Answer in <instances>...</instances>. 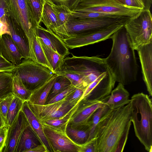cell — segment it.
<instances>
[{"label": "cell", "mask_w": 152, "mask_h": 152, "mask_svg": "<svg viewBox=\"0 0 152 152\" xmlns=\"http://www.w3.org/2000/svg\"><path fill=\"white\" fill-rule=\"evenodd\" d=\"M131 123L130 102L122 107L109 108L100 119L94 133L96 152H122Z\"/></svg>", "instance_id": "6da1fadb"}, {"label": "cell", "mask_w": 152, "mask_h": 152, "mask_svg": "<svg viewBox=\"0 0 152 152\" xmlns=\"http://www.w3.org/2000/svg\"><path fill=\"white\" fill-rule=\"evenodd\" d=\"M113 41L110 52L105 63L115 82L124 86L135 82L138 67L134 50L124 25L110 37Z\"/></svg>", "instance_id": "7a4b0ae2"}, {"label": "cell", "mask_w": 152, "mask_h": 152, "mask_svg": "<svg viewBox=\"0 0 152 152\" xmlns=\"http://www.w3.org/2000/svg\"><path fill=\"white\" fill-rule=\"evenodd\" d=\"M142 92L133 95L130 102L131 122L136 137L148 152L152 150V102Z\"/></svg>", "instance_id": "3957f363"}, {"label": "cell", "mask_w": 152, "mask_h": 152, "mask_svg": "<svg viewBox=\"0 0 152 152\" xmlns=\"http://www.w3.org/2000/svg\"><path fill=\"white\" fill-rule=\"evenodd\" d=\"M131 17L119 16L89 19H79L72 15L62 27L52 31L61 39L99 31L118 24H124Z\"/></svg>", "instance_id": "277c9868"}, {"label": "cell", "mask_w": 152, "mask_h": 152, "mask_svg": "<svg viewBox=\"0 0 152 152\" xmlns=\"http://www.w3.org/2000/svg\"><path fill=\"white\" fill-rule=\"evenodd\" d=\"M65 57L58 72H72L81 76L86 88L103 72L109 69L104 58L98 56Z\"/></svg>", "instance_id": "5b68a950"}, {"label": "cell", "mask_w": 152, "mask_h": 152, "mask_svg": "<svg viewBox=\"0 0 152 152\" xmlns=\"http://www.w3.org/2000/svg\"><path fill=\"white\" fill-rule=\"evenodd\" d=\"M124 26L135 50L152 42V18L150 10H141L130 18Z\"/></svg>", "instance_id": "8992f818"}, {"label": "cell", "mask_w": 152, "mask_h": 152, "mask_svg": "<svg viewBox=\"0 0 152 152\" xmlns=\"http://www.w3.org/2000/svg\"><path fill=\"white\" fill-rule=\"evenodd\" d=\"M10 16L20 26L27 38L29 49V58L35 57L33 42L38 26L35 20L28 0H8Z\"/></svg>", "instance_id": "52a82bcc"}, {"label": "cell", "mask_w": 152, "mask_h": 152, "mask_svg": "<svg viewBox=\"0 0 152 152\" xmlns=\"http://www.w3.org/2000/svg\"><path fill=\"white\" fill-rule=\"evenodd\" d=\"M13 74L32 92L42 85L55 74L51 70L29 59H23L16 66Z\"/></svg>", "instance_id": "ba28073f"}, {"label": "cell", "mask_w": 152, "mask_h": 152, "mask_svg": "<svg viewBox=\"0 0 152 152\" xmlns=\"http://www.w3.org/2000/svg\"><path fill=\"white\" fill-rule=\"evenodd\" d=\"M141 10L128 8L115 0H79L73 11L94 12L132 17Z\"/></svg>", "instance_id": "9c48e42d"}, {"label": "cell", "mask_w": 152, "mask_h": 152, "mask_svg": "<svg viewBox=\"0 0 152 152\" xmlns=\"http://www.w3.org/2000/svg\"><path fill=\"white\" fill-rule=\"evenodd\" d=\"M115 82L108 69L87 86L78 102L83 98L105 102L109 98Z\"/></svg>", "instance_id": "30bf717a"}, {"label": "cell", "mask_w": 152, "mask_h": 152, "mask_svg": "<svg viewBox=\"0 0 152 152\" xmlns=\"http://www.w3.org/2000/svg\"><path fill=\"white\" fill-rule=\"evenodd\" d=\"M124 25L116 24L99 31L62 39L68 48H80L110 39L113 34Z\"/></svg>", "instance_id": "8fae6325"}, {"label": "cell", "mask_w": 152, "mask_h": 152, "mask_svg": "<svg viewBox=\"0 0 152 152\" xmlns=\"http://www.w3.org/2000/svg\"><path fill=\"white\" fill-rule=\"evenodd\" d=\"M29 107L39 121L61 118L68 113L76 105L64 99L52 103L40 105L27 101Z\"/></svg>", "instance_id": "7c38bea8"}, {"label": "cell", "mask_w": 152, "mask_h": 152, "mask_svg": "<svg viewBox=\"0 0 152 152\" xmlns=\"http://www.w3.org/2000/svg\"><path fill=\"white\" fill-rule=\"evenodd\" d=\"M105 103L104 101L82 99L76 105L68 124L73 128H78L87 124L91 115Z\"/></svg>", "instance_id": "4fadbf2b"}, {"label": "cell", "mask_w": 152, "mask_h": 152, "mask_svg": "<svg viewBox=\"0 0 152 152\" xmlns=\"http://www.w3.org/2000/svg\"><path fill=\"white\" fill-rule=\"evenodd\" d=\"M42 125L45 134L53 152H79L80 145L73 142L66 133L60 132Z\"/></svg>", "instance_id": "5bb4252c"}, {"label": "cell", "mask_w": 152, "mask_h": 152, "mask_svg": "<svg viewBox=\"0 0 152 152\" xmlns=\"http://www.w3.org/2000/svg\"><path fill=\"white\" fill-rule=\"evenodd\" d=\"M29 124L25 114L20 110L12 124L8 127L5 145L2 152H15L22 132Z\"/></svg>", "instance_id": "9a60e30c"}, {"label": "cell", "mask_w": 152, "mask_h": 152, "mask_svg": "<svg viewBox=\"0 0 152 152\" xmlns=\"http://www.w3.org/2000/svg\"><path fill=\"white\" fill-rule=\"evenodd\" d=\"M141 64L142 78L149 96H152V42L137 50Z\"/></svg>", "instance_id": "2e32d148"}, {"label": "cell", "mask_w": 152, "mask_h": 152, "mask_svg": "<svg viewBox=\"0 0 152 152\" xmlns=\"http://www.w3.org/2000/svg\"><path fill=\"white\" fill-rule=\"evenodd\" d=\"M36 35L46 45L51 48L64 58L70 53L62 39L52 30L45 28L40 25L36 29Z\"/></svg>", "instance_id": "e0dca14e"}, {"label": "cell", "mask_w": 152, "mask_h": 152, "mask_svg": "<svg viewBox=\"0 0 152 152\" xmlns=\"http://www.w3.org/2000/svg\"><path fill=\"white\" fill-rule=\"evenodd\" d=\"M6 18L11 38L18 48L23 58L29 59L28 43L24 31L10 15H6Z\"/></svg>", "instance_id": "ac0fdd59"}, {"label": "cell", "mask_w": 152, "mask_h": 152, "mask_svg": "<svg viewBox=\"0 0 152 152\" xmlns=\"http://www.w3.org/2000/svg\"><path fill=\"white\" fill-rule=\"evenodd\" d=\"M0 48L2 55L8 61L16 66L21 63L23 57L10 35L1 36Z\"/></svg>", "instance_id": "d6986e66"}, {"label": "cell", "mask_w": 152, "mask_h": 152, "mask_svg": "<svg viewBox=\"0 0 152 152\" xmlns=\"http://www.w3.org/2000/svg\"><path fill=\"white\" fill-rule=\"evenodd\" d=\"M21 110L25 114L29 124L46 147L48 152H53L45 134L42 125L29 107L27 101H24Z\"/></svg>", "instance_id": "ffe728a7"}, {"label": "cell", "mask_w": 152, "mask_h": 152, "mask_svg": "<svg viewBox=\"0 0 152 152\" xmlns=\"http://www.w3.org/2000/svg\"><path fill=\"white\" fill-rule=\"evenodd\" d=\"M43 144L29 124L23 130L18 142L15 152H27Z\"/></svg>", "instance_id": "44dd1931"}, {"label": "cell", "mask_w": 152, "mask_h": 152, "mask_svg": "<svg viewBox=\"0 0 152 152\" xmlns=\"http://www.w3.org/2000/svg\"><path fill=\"white\" fill-rule=\"evenodd\" d=\"M129 94L124 86L119 83L117 87L112 91L109 98L105 102L110 109L123 107L129 103Z\"/></svg>", "instance_id": "7402d4cb"}, {"label": "cell", "mask_w": 152, "mask_h": 152, "mask_svg": "<svg viewBox=\"0 0 152 152\" xmlns=\"http://www.w3.org/2000/svg\"><path fill=\"white\" fill-rule=\"evenodd\" d=\"M57 75L55 74L44 84L33 91L28 101L35 104H45Z\"/></svg>", "instance_id": "603a6c76"}, {"label": "cell", "mask_w": 152, "mask_h": 152, "mask_svg": "<svg viewBox=\"0 0 152 152\" xmlns=\"http://www.w3.org/2000/svg\"><path fill=\"white\" fill-rule=\"evenodd\" d=\"M68 136L75 143L81 145L89 140L91 132V126L87 124L77 128H73L68 124L66 129Z\"/></svg>", "instance_id": "cb8c5ba5"}, {"label": "cell", "mask_w": 152, "mask_h": 152, "mask_svg": "<svg viewBox=\"0 0 152 152\" xmlns=\"http://www.w3.org/2000/svg\"><path fill=\"white\" fill-rule=\"evenodd\" d=\"M40 23H43L47 29L49 30H53L58 26L57 16L53 8L50 0H45Z\"/></svg>", "instance_id": "d4e9b609"}, {"label": "cell", "mask_w": 152, "mask_h": 152, "mask_svg": "<svg viewBox=\"0 0 152 152\" xmlns=\"http://www.w3.org/2000/svg\"><path fill=\"white\" fill-rule=\"evenodd\" d=\"M36 37L51 67L53 72L56 74V72L59 70L64 58L53 50L45 45L40 38Z\"/></svg>", "instance_id": "484cf974"}, {"label": "cell", "mask_w": 152, "mask_h": 152, "mask_svg": "<svg viewBox=\"0 0 152 152\" xmlns=\"http://www.w3.org/2000/svg\"><path fill=\"white\" fill-rule=\"evenodd\" d=\"M76 105L66 115L61 118L45 120L39 121L42 125L46 126L57 131L66 133V126Z\"/></svg>", "instance_id": "4316f807"}, {"label": "cell", "mask_w": 152, "mask_h": 152, "mask_svg": "<svg viewBox=\"0 0 152 152\" xmlns=\"http://www.w3.org/2000/svg\"><path fill=\"white\" fill-rule=\"evenodd\" d=\"M12 93L23 101L29 99L32 91L28 89L23 85L20 79L13 74L12 77Z\"/></svg>", "instance_id": "83f0119b"}, {"label": "cell", "mask_w": 152, "mask_h": 152, "mask_svg": "<svg viewBox=\"0 0 152 152\" xmlns=\"http://www.w3.org/2000/svg\"><path fill=\"white\" fill-rule=\"evenodd\" d=\"M72 84L70 81L66 77L58 75L48 95L45 104L50 99L65 90Z\"/></svg>", "instance_id": "f1b7e54d"}, {"label": "cell", "mask_w": 152, "mask_h": 152, "mask_svg": "<svg viewBox=\"0 0 152 152\" xmlns=\"http://www.w3.org/2000/svg\"><path fill=\"white\" fill-rule=\"evenodd\" d=\"M13 73L0 72V99L12 93Z\"/></svg>", "instance_id": "f546056e"}, {"label": "cell", "mask_w": 152, "mask_h": 152, "mask_svg": "<svg viewBox=\"0 0 152 152\" xmlns=\"http://www.w3.org/2000/svg\"><path fill=\"white\" fill-rule=\"evenodd\" d=\"M52 6L56 14L58 22V26L55 29L61 28L65 25L71 17L72 11L65 5H57L52 2Z\"/></svg>", "instance_id": "4dcf8cb0"}, {"label": "cell", "mask_w": 152, "mask_h": 152, "mask_svg": "<svg viewBox=\"0 0 152 152\" xmlns=\"http://www.w3.org/2000/svg\"><path fill=\"white\" fill-rule=\"evenodd\" d=\"M24 101L15 96L9 108L7 117L6 125L10 126L21 110Z\"/></svg>", "instance_id": "1f68e13d"}, {"label": "cell", "mask_w": 152, "mask_h": 152, "mask_svg": "<svg viewBox=\"0 0 152 152\" xmlns=\"http://www.w3.org/2000/svg\"><path fill=\"white\" fill-rule=\"evenodd\" d=\"M33 49L36 62L48 68L53 72L51 67L46 57L36 35L34 40Z\"/></svg>", "instance_id": "d6a6232c"}, {"label": "cell", "mask_w": 152, "mask_h": 152, "mask_svg": "<svg viewBox=\"0 0 152 152\" xmlns=\"http://www.w3.org/2000/svg\"><path fill=\"white\" fill-rule=\"evenodd\" d=\"M109 108L105 104L96 110L89 118L88 123L91 126V132L89 140L93 138V135L96 127L103 115ZM88 140V141H89Z\"/></svg>", "instance_id": "836d02e7"}, {"label": "cell", "mask_w": 152, "mask_h": 152, "mask_svg": "<svg viewBox=\"0 0 152 152\" xmlns=\"http://www.w3.org/2000/svg\"><path fill=\"white\" fill-rule=\"evenodd\" d=\"M35 21L39 26L40 23V19L45 0H28Z\"/></svg>", "instance_id": "e575fe53"}, {"label": "cell", "mask_w": 152, "mask_h": 152, "mask_svg": "<svg viewBox=\"0 0 152 152\" xmlns=\"http://www.w3.org/2000/svg\"><path fill=\"white\" fill-rule=\"evenodd\" d=\"M56 74L66 77L69 80L72 84L76 88L85 90L83 78L80 75L74 73L65 72H58Z\"/></svg>", "instance_id": "d590c367"}, {"label": "cell", "mask_w": 152, "mask_h": 152, "mask_svg": "<svg viewBox=\"0 0 152 152\" xmlns=\"http://www.w3.org/2000/svg\"><path fill=\"white\" fill-rule=\"evenodd\" d=\"M14 96L12 93L0 99V110L6 125L8 112Z\"/></svg>", "instance_id": "8d00e7d4"}, {"label": "cell", "mask_w": 152, "mask_h": 152, "mask_svg": "<svg viewBox=\"0 0 152 152\" xmlns=\"http://www.w3.org/2000/svg\"><path fill=\"white\" fill-rule=\"evenodd\" d=\"M0 36V41L1 38ZM16 66L7 60L2 54L0 48V72L13 73Z\"/></svg>", "instance_id": "74e56055"}, {"label": "cell", "mask_w": 152, "mask_h": 152, "mask_svg": "<svg viewBox=\"0 0 152 152\" xmlns=\"http://www.w3.org/2000/svg\"><path fill=\"white\" fill-rule=\"evenodd\" d=\"M77 88L72 84L65 90L50 99L45 104L52 103L64 99L75 91Z\"/></svg>", "instance_id": "f35d334b"}, {"label": "cell", "mask_w": 152, "mask_h": 152, "mask_svg": "<svg viewBox=\"0 0 152 152\" xmlns=\"http://www.w3.org/2000/svg\"><path fill=\"white\" fill-rule=\"evenodd\" d=\"M84 91L83 89L77 88L64 99L69 103L76 104L83 96Z\"/></svg>", "instance_id": "ab89813d"}, {"label": "cell", "mask_w": 152, "mask_h": 152, "mask_svg": "<svg viewBox=\"0 0 152 152\" xmlns=\"http://www.w3.org/2000/svg\"><path fill=\"white\" fill-rule=\"evenodd\" d=\"M79 152H96L95 138H93L84 144L80 145Z\"/></svg>", "instance_id": "60d3db41"}, {"label": "cell", "mask_w": 152, "mask_h": 152, "mask_svg": "<svg viewBox=\"0 0 152 152\" xmlns=\"http://www.w3.org/2000/svg\"><path fill=\"white\" fill-rule=\"evenodd\" d=\"M57 5H64L73 11L79 0H50Z\"/></svg>", "instance_id": "b9f144b4"}, {"label": "cell", "mask_w": 152, "mask_h": 152, "mask_svg": "<svg viewBox=\"0 0 152 152\" xmlns=\"http://www.w3.org/2000/svg\"><path fill=\"white\" fill-rule=\"evenodd\" d=\"M8 129L6 125L0 127V152H2L5 145Z\"/></svg>", "instance_id": "7bdbcfd3"}, {"label": "cell", "mask_w": 152, "mask_h": 152, "mask_svg": "<svg viewBox=\"0 0 152 152\" xmlns=\"http://www.w3.org/2000/svg\"><path fill=\"white\" fill-rule=\"evenodd\" d=\"M4 15H10L8 0H0V18Z\"/></svg>", "instance_id": "ee69618b"}, {"label": "cell", "mask_w": 152, "mask_h": 152, "mask_svg": "<svg viewBox=\"0 0 152 152\" xmlns=\"http://www.w3.org/2000/svg\"><path fill=\"white\" fill-rule=\"evenodd\" d=\"M6 16L4 15L0 18V36L4 34H7L11 36L6 20Z\"/></svg>", "instance_id": "f6af8a7d"}, {"label": "cell", "mask_w": 152, "mask_h": 152, "mask_svg": "<svg viewBox=\"0 0 152 152\" xmlns=\"http://www.w3.org/2000/svg\"><path fill=\"white\" fill-rule=\"evenodd\" d=\"M124 6L131 9H143V6L137 0H124Z\"/></svg>", "instance_id": "bcb514c9"}, {"label": "cell", "mask_w": 152, "mask_h": 152, "mask_svg": "<svg viewBox=\"0 0 152 152\" xmlns=\"http://www.w3.org/2000/svg\"><path fill=\"white\" fill-rule=\"evenodd\" d=\"M137 0L143 6V10H150L152 4V0Z\"/></svg>", "instance_id": "7dc6e473"}, {"label": "cell", "mask_w": 152, "mask_h": 152, "mask_svg": "<svg viewBox=\"0 0 152 152\" xmlns=\"http://www.w3.org/2000/svg\"><path fill=\"white\" fill-rule=\"evenodd\" d=\"M48 152L45 146L42 144L28 151L27 152Z\"/></svg>", "instance_id": "c3c4849f"}, {"label": "cell", "mask_w": 152, "mask_h": 152, "mask_svg": "<svg viewBox=\"0 0 152 152\" xmlns=\"http://www.w3.org/2000/svg\"><path fill=\"white\" fill-rule=\"evenodd\" d=\"M6 125L0 110V127Z\"/></svg>", "instance_id": "681fc988"}, {"label": "cell", "mask_w": 152, "mask_h": 152, "mask_svg": "<svg viewBox=\"0 0 152 152\" xmlns=\"http://www.w3.org/2000/svg\"><path fill=\"white\" fill-rule=\"evenodd\" d=\"M117 2L120 4L124 6V0H115Z\"/></svg>", "instance_id": "f907efd6"}]
</instances>
